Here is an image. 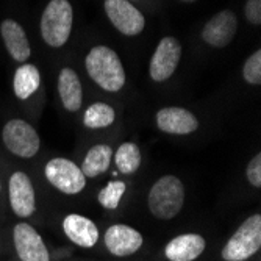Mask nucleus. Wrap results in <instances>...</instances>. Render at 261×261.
<instances>
[{"label":"nucleus","mask_w":261,"mask_h":261,"mask_svg":"<svg viewBox=\"0 0 261 261\" xmlns=\"http://www.w3.org/2000/svg\"><path fill=\"white\" fill-rule=\"evenodd\" d=\"M261 247V216L247 218L222 249L225 261H246Z\"/></svg>","instance_id":"obj_4"},{"label":"nucleus","mask_w":261,"mask_h":261,"mask_svg":"<svg viewBox=\"0 0 261 261\" xmlns=\"http://www.w3.org/2000/svg\"><path fill=\"white\" fill-rule=\"evenodd\" d=\"M243 77L249 85L261 83V50L252 54L243 67Z\"/></svg>","instance_id":"obj_23"},{"label":"nucleus","mask_w":261,"mask_h":261,"mask_svg":"<svg viewBox=\"0 0 261 261\" xmlns=\"http://www.w3.org/2000/svg\"><path fill=\"white\" fill-rule=\"evenodd\" d=\"M105 246L116 256H128L142 246V234L124 224H114L105 231Z\"/></svg>","instance_id":"obj_13"},{"label":"nucleus","mask_w":261,"mask_h":261,"mask_svg":"<svg viewBox=\"0 0 261 261\" xmlns=\"http://www.w3.org/2000/svg\"><path fill=\"white\" fill-rule=\"evenodd\" d=\"M0 32H2V38L5 41L7 50L13 57V60L19 63H25L30 58L32 50H30V44H29L25 30L22 29L20 23H17L13 19H7L2 22V25H0Z\"/></svg>","instance_id":"obj_16"},{"label":"nucleus","mask_w":261,"mask_h":261,"mask_svg":"<svg viewBox=\"0 0 261 261\" xmlns=\"http://www.w3.org/2000/svg\"><path fill=\"white\" fill-rule=\"evenodd\" d=\"M114 161L121 174H135L141 164V152L135 142H124L116 150Z\"/></svg>","instance_id":"obj_21"},{"label":"nucleus","mask_w":261,"mask_h":261,"mask_svg":"<svg viewBox=\"0 0 261 261\" xmlns=\"http://www.w3.org/2000/svg\"><path fill=\"white\" fill-rule=\"evenodd\" d=\"M0 189H2V183H0Z\"/></svg>","instance_id":"obj_27"},{"label":"nucleus","mask_w":261,"mask_h":261,"mask_svg":"<svg viewBox=\"0 0 261 261\" xmlns=\"http://www.w3.org/2000/svg\"><path fill=\"white\" fill-rule=\"evenodd\" d=\"M13 241L16 252L22 261H50L41 234L27 222H20L13 230Z\"/></svg>","instance_id":"obj_9"},{"label":"nucleus","mask_w":261,"mask_h":261,"mask_svg":"<svg viewBox=\"0 0 261 261\" xmlns=\"http://www.w3.org/2000/svg\"><path fill=\"white\" fill-rule=\"evenodd\" d=\"M8 191L11 210L14 211V215H17L19 218H30L36 210L35 188L30 177L23 172H14L10 177Z\"/></svg>","instance_id":"obj_11"},{"label":"nucleus","mask_w":261,"mask_h":261,"mask_svg":"<svg viewBox=\"0 0 261 261\" xmlns=\"http://www.w3.org/2000/svg\"><path fill=\"white\" fill-rule=\"evenodd\" d=\"M105 13L114 29L122 35L136 36L144 30V16L128 0H105Z\"/></svg>","instance_id":"obj_7"},{"label":"nucleus","mask_w":261,"mask_h":261,"mask_svg":"<svg viewBox=\"0 0 261 261\" xmlns=\"http://www.w3.org/2000/svg\"><path fill=\"white\" fill-rule=\"evenodd\" d=\"M111 156H113V149L108 144H96L92 146L82 164V172L85 177L94 178L103 172H107V169L111 164Z\"/></svg>","instance_id":"obj_19"},{"label":"nucleus","mask_w":261,"mask_h":261,"mask_svg":"<svg viewBox=\"0 0 261 261\" xmlns=\"http://www.w3.org/2000/svg\"><path fill=\"white\" fill-rule=\"evenodd\" d=\"M236 30H238V17L234 16L233 11L224 10L215 14L205 23L202 30V39L211 47L222 49L231 42Z\"/></svg>","instance_id":"obj_10"},{"label":"nucleus","mask_w":261,"mask_h":261,"mask_svg":"<svg viewBox=\"0 0 261 261\" xmlns=\"http://www.w3.org/2000/svg\"><path fill=\"white\" fill-rule=\"evenodd\" d=\"M63 230L67 238L80 247H94L99 240V230L91 219L80 215H69L63 221Z\"/></svg>","instance_id":"obj_15"},{"label":"nucleus","mask_w":261,"mask_h":261,"mask_svg":"<svg viewBox=\"0 0 261 261\" xmlns=\"http://www.w3.org/2000/svg\"><path fill=\"white\" fill-rule=\"evenodd\" d=\"M181 2H188V4H191V2H196V0H181Z\"/></svg>","instance_id":"obj_26"},{"label":"nucleus","mask_w":261,"mask_h":261,"mask_svg":"<svg viewBox=\"0 0 261 261\" xmlns=\"http://www.w3.org/2000/svg\"><path fill=\"white\" fill-rule=\"evenodd\" d=\"M58 94L67 111H79L83 102V89L74 69L64 67L58 75Z\"/></svg>","instance_id":"obj_17"},{"label":"nucleus","mask_w":261,"mask_h":261,"mask_svg":"<svg viewBox=\"0 0 261 261\" xmlns=\"http://www.w3.org/2000/svg\"><path fill=\"white\" fill-rule=\"evenodd\" d=\"M180 57H181V44L178 42V39L172 36L163 38L150 60L149 74L152 80L164 82L171 79L180 63Z\"/></svg>","instance_id":"obj_8"},{"label":"nucleus","mask_w":261,"mask_h":261,"mask_svg":"<svg viewBox=\"0 0 261 261\" xmlns=\"http://www.w3.org/2000/svg\"><path fill=\"white\" fill-rule=\"evenodd\" d=\"M247 180L252 186L261 188V153H256L247 164Z\"/></svg>","instance_id":"obj_24"},{"label":"nucleus","mask_w":261,"mask_h":261,"mask_svg":"<svg viewBox=\"0 0 261 261\" xmlns=\"http://www.w3.org/2000/svg\"><path fill=\"white\" fill-rule=\"evenodd\" d=\"M4 144L7 149L20 158H32L38 153L41 139L38 132L25 121L13 119L7 122L2 132Z\"/></svg>","instance_id":"obj_5"},{"label":"nucleus","mask_w":261,"mask_h":261,"mask_svg":"<svg viewBox=\"0 0 261 261\" xmlns=\"http://www.w3.org/2000/svg\"><path fill=\"white\" fill-rule=\"evenodd\" d=\"M156 125L169 135H189L199 128V119L189 110L168 107L156 113Z\"/></svg>","instance_id":"obj_12"},{"label":"nucleus","mask_w":261,"mask_h":261,"mask_svg":"<svg viewBox=\"0 0 261 261\" xmlns=\"http://www.w3.org/2000/svg\"><path fill=\"white\" fill-rule=\"evenodd\" d=\"M74 11L67 0H50L41 17V35L45 44L61 47L72 32Z\"/></svg>","instance_id":"obj_3"},{"label":"nucleus","mask_w":261,"mask_h":261,"mask_svg":"<svg viewBox=\"0 0 261 261\" xmlns=\"http://www.w3.org/2000/svg\"><path fill=\"white\" fill-rule=\"evenodd\" d=\"M246 17L253 25H259L261 23V0H247L246 4Z\"/></svg>","instance_id":"obj_25"},{"label":"nucleus","mask_w":261,"mask_h":261,"mask_svg":"<svg viewBox=\"0 0 261 261\" xmlns=\"http://www.w3.org/2000/svg\"><path fill=\"white\" fill-rule=\"evenodd\" d=\"M39 85H41V74L35 64L27 63L17 67L13 79V89L17 99L27 100L36 92Z\"/></svg>","instance_id":"obj_18"},{"label":"nucleus","mask_w":261,"mask_h":261,"mask_svg":"<svg viewBox=\"0 0 261 261\" xmlns=\"http://www.w3.org/2000/svg\"><path fill=\"white\" fill-rule=\"evenodd\" d=\"M125 189H127V185L121 180L110 181L103 189H100L99 203L108 210H116L117 206H119L122 196L125 194Z\"/></svg>","instance_id":"obj_22"},{"label":"nucleus","mask_w":261,"mask_h":261,"mask_svg":"<svg viewBox=\"0 0 261 261\" xmlns=\"http://www.w3.org/2000/svg\"><path fill=\"white\" fill-rule=\"evenodd\" d=\"M147 203L155 218L164 221L174 219L185 203V188L181 180L174 175H164L156 180L150 188Z\"/></svg>","instance_id":"obj_2"},{"label":"nucleus","mask_w":261,"mask_h":261,"mask_svg":"<svg viewBox=\"0 0 261 261\" xmlns=\"http://www.w3.org/2000/svg\"><path fill=\"white\" fill-rule=\"evenodd\" d=\"M45 178L64 194H79L86 186V177L75 163L66 158H54L45 164Z\"/></svg>","instance_id":"obj_6"},{"label":"nucleus","mask_w":261,"mask_h":261,"mask_svg":"<svg viewBox=\"0 0 261 261\" xmlns=\"http://www.w3.org/2000/svg\"><path fill=\"white\" fill-rule=\"evenodd\" d=\"M86 70L89 77L108 92L121 91L125 85V70L114 50L107 45H96L88 54Z\"/></svg>","instance_id":"obj_1"},{"label":"nucleus","mask_w":261,"mask_h":261,"mask_svg":"<svg viewBox=\"0 0 261 261\" xmlns=\"http://www.w3.org/2000/svg\"><path fill=\"white\" fill-rule=\"evenodd\" d=\"M116 113L113 110V107H110L108 103L103 102H97L92 103L91 107L86 108L85 111V117H83V124L88 128H107L114 122Z\"/></svg>","instance_id":"obj_20"},{"label":"nucleus","mask_w":261,"mask_h":261,"mask_svg":"<svg viewBox=\"0 0 261 261\" xmlns=\"http://www.w3.org/2000/svg\"><path fill=\"white\" fill-rule=\"evenodd\" d=\"M205 247L206 243L200 234L186 233L171 240L164 249V253L171 261H194L203 253Z\"/></svg>","instance_id":"obj_14"}]
</instances>
